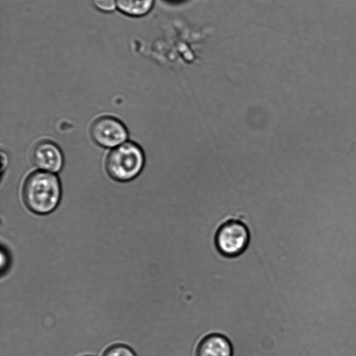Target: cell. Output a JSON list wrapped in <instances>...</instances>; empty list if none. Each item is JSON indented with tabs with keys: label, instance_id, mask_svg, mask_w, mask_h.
<instances>
[{
	"label": "cell",
	"instance_id": "6",
	"mask_svg": "<svg viewBox=\"0 0 356 356\" xmlns=\"http://www.w3.org/2000/svg\"><path fill=\"white\" fill-rule=\"evenodd\" d=\"M196 356H233L231 341L225 335L218 333L209 334L200 341Z\"/></svg>",
	"mask_w": 356,
	"mask_h": 356
},
{
	"label": "cell",
	"instance_id": "7",
	"mask_svg": "<svg viewBox=\"0 0 356 356\" xmlns=\"http://www.w3.org/2000/svg\"><path fill=\"white\" fill-rule=\"evenodd\" d=\"M154 3L155 0H116V7L121 13L134 17L147 15Z\"/></svg>",
	"mask_w": 356,
	"mask_h": 356
},
{
	"label": "cell",
	"instance_id": "4",
	"mask_svg": "<svg viewBox=\"0 0 356 356\" xmlns=\"http://www.w3.org/2000/svg\"><path fill=\"white\" fill-rule=\"evenodd\" d=\"M92 140L104 148H115L124 143L128 137L125 125L118 118L109 115L95 120L90 127Z\"/></svg>",
	"mask_w": 356,
	"mask_h": 356
},
{
	"label": "cell",
	"instance_id": "2",
	"mask_svg": "<svg viewBox=\"0 0 356 356\" xmlns=\"http://www.w3.org/2000/svg\"><path fill=\"white\" fill-rule=\"evenodd\" d=\"M145 154L136 143L124 142L107 155L105 169L108 175L119 182L129 181L139 175L145 165Z\"/></svg>",
	"mask_w": 356,
	"mask_h": 356
},
{
	"label": "cell",
	"instance_id": "8",
	"mask_svg": "<svg viewBox=\"0 0 356 356\" xmlns=\"http://www.w3.org/2000/svg\"><path fill=\"white\" fill-rule=\"evenodd\" d=\"M102 356H136L134 351L124 344H115L108 348Z\"/></svg>",
	"mask_w": 356,
	"mask_h": 356
},
{
	"label": "cell",
	"instance_id": "9",
	"mask_svg": "<svg viewBox=\"0 0 356 356\" xmlns=\"http://www.w3.org/2000/svg\"><path fill=\"white\" fill-rule=\"evenodd\" d=\"M92 6L103 13H110L116 7V0H90Z\"/></svg>",
	"mask_w": 356,
	"mask_h": 356
},
{
	"label": "cell",
	"instance_id": "1",
	"mask_svg": "<svg viewBox=\"0 0 356 356\" xmlns=\"http://www.w3.org/2000/svg\"><path fill=\"white\" fill-rule=\"evenodd\" d=\"M22 193L24 203L31 212L45 215L58 206L62 195L61 184L54 173L38 170L26 178Z\"/></svg>",
	"mask_w": 356,
	"mask_h": 356
},
{
	"label": "cell",
	"instance_id": "10",
	"mask_svg": "<svg viewBox=\"0 0 356 356\" xmlns=\"http://www.w3.org/2000/svg\"><path fill=\"white\" fill-rule=\"evenodd\" d=\"M1 270H5V268H7V266L8 265V255L7 252L3 251V248L1 249Z\"/></svg>",
	"mask_w": 356,
	"mask_h": 356
},
{
	"label": "cell",
	"instance_id": "3",
	"mask_svg": "<svg viewBox=\"0 0 356 356\" xmlns=\"http://www.w3.org/2000/svg\"><path fill=\"white\" fill-rule=\"evenodd\" d=\"M250 239L248 227L238 220L230 219L219 226L215 234L214 243L220 254L234 258L245 252Z\"/></svg>",
	"mask_w": 356,
	"mask_h": 356
},
{
	"label": "cell",
	"instance_id": "11",
	"mask_svg": "<svg viewBox=\"0 0 356 356\" xmlns=\"http://www.w3.org/2000/svg\"><path fill=\"white\" fill-rule=\"evenodd\" d=\"M165 1L168 3H172V4H177V3L183 2L185 0H165Z\"/></svg>",
	"mask_w": 356,
	"mask_h": 356
},
{
	"label": "cell",
	"instance_id": "5",
	"mask_svg": "<svg viewBox=\"0 0 356 356\" xmlns=\"http://www.w3.org/2000/svg\"><path fill=\"white\" fill-rule=\"evenodd\" d=\"M31 157L33 165L44 172L57 173L64 165V156L60 148L49 140L38 142L33 147Z\"/></svg>",
	"mask_w": 356,
	"mask_h": 356
}]
</instances>
